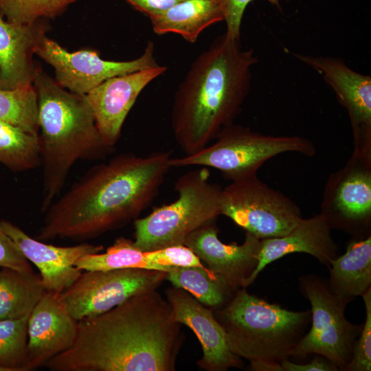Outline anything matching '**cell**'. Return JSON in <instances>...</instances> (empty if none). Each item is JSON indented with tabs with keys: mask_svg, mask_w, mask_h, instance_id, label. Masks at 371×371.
I'll return each instance as SVG.
<instances>
[{
	"mask_svg": "<svg viewBox=\"0 0 371 371\" xmlns=\"http://www.w3.org/2000/svg\"><path fill=\"white\" fill-rule=\"evenodd\" d=\"M181 341L170 304L154 289L79 320L73 345L45 367L51 371H172Z\"/></svg>",
	"mask_w": 371,
	"mask_h": 371,
	"instance_id": "6da1fadb",
	"label": "cell"
},
{
	"mask_svg": "<svg viewBox=\"0 0 371 371\" xmlns=\"http://www.w3.org/2000/svg\"><path fill=\"white\" fill-rule=\"evenodd\" d=\"M171 158L170 151L122 153L93 166L46 210L36 238L83 241L135 220L158 194Z\"/></svg>",
	"mask_w": 371,
	"mask_h": 371,
	"instance_id": "7a4b0ae2",
	"label": "cell"
},
{
	"mask_svg": "<svg viewBox=\"0 0 371 371\" xmlns=\"http://www.w3.org/2000/svg\"><path fill=\"white\" fill-rule=\"evenodd\" d=\"M240 41L226 33L218 36L194 59L175 93L171 126L186 155L209 145L241 111L258 60Z\"/></svg>",
	"mask_w": 371,
	"mask_h": 371,
	"instance_id": "3957f363",
	"label": "cell"
},
{
	"mask_svg": "<svg viewBox=\"0 0 371 371\" xmlns=\"http://www.w3.org/2000/svg\"><path fill=\"white\" fill-rule=\"evenodd\" d=\"M32 85L37 95L43 186L41 209L45 212L76 161L105 157L113 147L102 138L86 95L66 90L39 67Z\"/></svg>",
	"mask_w": 371,
	"mask_h": 371,
	"instance_id": "277c9868",
	"label": "cell"
},
{
	"mask_svg": "<svg viewBox=\"0 0 371 371\" xmlns=\"http://www.w3.org/2000/svg\"><path fill=\"white\" fill-rule=\"evenodd\" d=\"M214 315L231 350L249 361L281 363L306 334L311 311H292L238 289Z\"/></svg>",
	"mask_w": 371,
	"mask_h": 371,
	"instance_id": "5b68a950",
	"label": "cell"
},
{
	"mask_svg": "<svg viewBox=\"0 0 371 371\" xmlns=\"http://www.w3.org/2000/svg\"><path fill=\"white\" fill-rule=\"evenodd\" d=\"M207 168L190 170L175 184L178 197L134 221V245L142 251L183 245L200 227L221 215L222 188L210 181Z\"/></svg>",
	"mask_w": 371,
	"mask_h": 371,
	"instance_id": "8992f818",
	"label": "cell"
},
{
	"mask_svg": "<svg viewBox=\"0 0 371 371\" xmlns=\"http://www.w3.org/2000/svg\"><path fill=\"white\" fill-rule=\"evenodd\" d=\"M286 152L312 157L316 148L313 142L303 137L265 135L232 124L219 133L213 144L192 154L172 157L170 166L214 168L232 181L256 175L267 160Z\"/></svg>",
	"mask_w": 371,
	"mask_h": 371,
	"instance_id": "52a82bcc",
	"label": "cell"
},
{
	"mask_svg": "<svg viewBox=\"0 0 371 371\" xmlns=\"http://www.w3.org/2000/svg\"><path fill=\"white\" fill-rule=\"evenodd\" d=\"M299 288L311 305V326L293 348L291 357L317 355L345 370L363 326L352 324L345 316L351 300L335 293L328 280L316 275L300 277Z\"/></svg>",
	"mask_w": 371,
	"mask_h": 371,
	"instance_id": "ba28073f",
	"label": "cell"
},
{
	"mask_svg": "<svg viewBox=\"0 0 371 371\" xmlns=\"http://www.w3.org/2000/svg\"><path fill=\"white\" fill-rule=\"evenodd\" d=\"M221 215L260 240L287 234L302 218L294 201L257 174L232 181L222 190Z\"/></svg>",
	"mask_w": 371,
	"mask_h": 371,
	"instance_id": "9c48e42d",
	"label": "cell"
},
{
	"mask_svg": "<svg viewBox=\"0 0 371 371\" xmlns=\"http://www.w3.org/2000/svg\"><path fill=\"white\" fill-rule=\"evenodd\" d=\"M166 272L143 268L85 271L61 296L79 321L107 311L131 297L157 289Z\"/></svg>",
	"mask_w": 371,
	"mask_h": 371,
	"instance_id": "30bf717a",
	"label": "cell"
},
{
	"mask_svg": "<svg viewBox=\"0 0 371 371\" xmlns=\"http://www.w3.org/2000/svg\"><path fill=\"white\" fill-rule=\"evenodd\" d=\"M321 214L331 227L352 235L370 229L371 223V153L357 150L326 183Z\"/></svg>",
	"mask_w": 371,
	"mask_h": 371,
	"instance_id": "8fae6325",
	"label": "cell"
},
{
	"mask_svg": "<svg viewBox=\"0 0 371 371\" xmlns=\"http://www.w3.org/2000/svg\"><path fill=\"white\" fill-rule=\"evenodd\" d=\"M35 54L54 68L55 80L61 87L82 95L110 78L159 65L153 41L147 43L140 56L128 61L104 60L92 49L70 52L47 36Z\"/></svg>",
	"mask_w": 371,
	"mask_h": 371,
	"instance_id": "7c38bea8",
	"label": "cell"
},
{
	"mask_svg": "<svg viewBox=\"0 0 371 371\" xmlns=\"http://www.w3.org/2000/svg\"><path fill=\"white\" fill-rule=\"evenodd\" d=\"M316 71L335 92L349 117L354 149L371 153V78L339 58L293 54Z\"/></svg>",
	"mask_w": 371,
	"mask_h": 371,
	"instance_id": "4fadbf2b",
	"label": "cell"
},
{
	"mask_svg": "<svg viewBox=\"0 0 371 371\" xmlns=\"http://www.w3.org/2000/svg\"><path fill=\"white\" fill-rule=\"evenodd\" d=\"M215 221L207 223L193 232L183 245L207 265V268L232 292L245 288V283L258 262L260 239L246 232L242 245L225 244L218 237Z\"/></svg>",
	"mask_w": 371,
	"mask_h": 371,
	"instance_id": "5bb4252c",
	"label": "cell"
},
{
	"mask_svg": "<svg viewBox=\"0 0 371 371\" xmlns=\"http://www.w3.org/2000/svg\"><path fill=\"white\" fill-rule=\"evenodd\" d=\"M78 322L61 293L45 291L27 321V371L45 366L74 343Z\"/></svg>",
	"mask_w": 371,
	"mask_h": 371,
	"instance_id": "9a60e30c",
	"label": "cell"
},
{
	"mask_svg": "<svg viewBox=\"0 0 371 371\" xmlns=\"http://www.w3.org/2000/svg\"><path fill=\"white\" fill-rule=\"evenodd\" d=\"M166 70V67L158 65L114 76L86 95L97 128L106 144L114 147L126 117L139 93Z\"/></svg>",
	"mask_w": 371,
	"mask_h": 371,
	"instance_id": "2e32d148",
	"label": "cell"
},
{
	"mask_svg": "<svg viewBox=\"0 0 371 371\" xmlns=\"http://www.w3.org/2000/svg\"><path fill=\"white\" fill-rule=\"evenodd\" d=\"M174 320L189 327L198 338L203 356L200 368L207 371H225L241 368L243 361L229 348L226 333L216 319L213 309L205 307L188 291L177 287L166 291Z\"/></svg>",
	"mask_w": 371,
	"mask_h": 371,
	"instance_id": "e0dca14e",
	"label": "cell"
},
{
	"mask_svg": "<svg viewBox=\"0 0 371 371\" xmlns=\"http://www.w3.org/2000/svg\"><path fill=\"white\" fill-rule=\"evenodd\" d=\"M1 225L25 258L36 267L46 291L61 293L82 272L75 266L76 261L103 249L102 245L87 243L56 246L32 238L8 221H1Z\"/></svg>",
	"mask_w": 371,
	"mask_h": 371,
	"instance_id": "ac0fdd59",
	"label": "cell"
},
{
	"mask_svg": "<svg viewBox=\"0 0 371 371\" xmlns=\"http://www.w3.org/2000/svg\"><path fill=\"white\" fill-rule=\"evenodd\" d=\"M48 30L46 19L20 25L8 21L0 12V89L32 85L38 69L33 55Z\"/></svg>",
	"mask_w": 371,
	"mask_h": 371,
	"instance_id": "d6986e66",
	"label": "cell"
},
{
	"mask_svg": "<svg viewBox=\"0 0 371 371\" xmlns=\"http://www.w3.org/2000/svg\"><path fill=\"white\" fill-rule=\"evenodd\" d=\"M331 227L321 213L311 218H302L286 235L260 240L257 267L245 283L252 284L259 273L271 262L292 253H306L330 267L337 256Z\"/></svg>",
	"mask_w": 371,
	"mask_h": 371,
	"instance_id": "ffe728a7",
	"label": "cell"
},
{
	"mask_svg": "<svg viewBox=\"0 0 371 371\" xmlns=\"http://www.w3.org/2000/svg\"><path fill=\"white\" fill-rule=\"evenodd\" d=\"M224 18L223 0H183L149 19L156 34L174 33L193 43L205 29Z\"/></svg>",
	"mask_w": 371,
	"mask_h": 371,
	"instance_id": "44dd1931",
	"label": "cell"
},
{
	"mask_svg": "<svg viewBox=\"0 0 371 371\" xmlns=\"http://www.w3.org/2000/svg\"><path fill=\"white\" fill-rule=\"evenodd\" d=\"M328 268V284L337 295L352 300L371 288V236L350 242Z\"/></svg>",
	"mask_w": 371,
	"mask_h": 371,
	"instance_id": "7402d4cb",
	"label": "cell"
},
{
	"mask_svg": "<svg viewBox=\"0 0 371 371\" xmlns=\"http://www.w3.org/2000/svg\"><path fill=\"white\" fill-rule=\"evenodd\" d=\"M39 273L0 270V320L29 315L45 293Z\"/></svg>",
	"mask_w": 371,
	"mask_h": 371,
	"instance_id": "603a6c76",
	"label": "cell"
},
{
	"mask_svg": "<svg viewBox=\"0 0 371 371\" xmlns=\"http://www.w3.org/2000/svg\"><path fill=\"white\" fill-rule=\"evenodd\" d=\"M166 280L211 308L222 306L234 293L204 266L172 267L166 272Z\"/></svg>",
	"mask_w": 371,
	"mask_h": 371,
	"instance_id": "cb8c5ba5",
	"label": "cell"
},
{
	"mask_svg": "<svg viewBox=\"0 0 371 371\" xmlns=\"http://www.w3.org/2000/svg\"><path fill=\"white\" fill-rule=\"evenodd\" d=\"M0 163L16 172L40 166L38 135L0 120Z\"/></svg>",
	"mask_w": 371,
	"mask_h": 371,
	"instance_id": "d4e9b609",
	"label": "cell"
},
{
	"mask_svg": "<svg viewBox=\"0 0 371 371\" xmlns=\"http://www.w3.org/2000/svg\"><path fill=\"white\" fill-rule=\"evenodd\" d=\"M75 266L81 271L111 270L123 268H143L159 270L149 262L145 252L133 240L119 238L104 253L89 254L79 258ZM161 271V270H160Z\"/></svg>",
	"mask_w": 371,
	"mask_h": 371,
	"instance_id": "484cf974",
	"label": "cell"
},
{
	"mask_svg": "<svg viewBox=\"0 0 371 371\" xmlns=\"http://www.w3.org/2000/svg\"><path fill=\"white\" fill-rule=\"evenodd\" d=\"M0 120L38 135L37 95L33 85L14 90L0 89Z\"/></svg>",
	"mask_w": 371,
	"mask_h": 371,
	"instance_id": "4316f807",
	"label": "cell"
},
{
	"mask_svg": "<svg viewBox=\"0 0 371 371\" xmlns=\"http://www.w3.org/2000/svg\"><path fill=\"white\" fill-rule=\"evenodd\" d=\"M29 316L0 320V366L7 371H27Z\"/></svg>",
	"mask_w": 371,
	"mask_h": 371,
	"instance_id": "83f0119b",
	"label": "cell"
},
{
	"mask_svg": "<svg viewBox=\"0 0 371 371\" xmlns=\"http://www.w3.org/2000/svg\"><path fill=\"white\" fill-rule=\"evenodd\" d=\"M77 0H0V12L13 23L29 25L63 14Z\"/></svg>",
	"mask_w": 371,
	"mask_h": 371,
	"instance_id": "f1b7e54d",
	"label": "cell"
},
{
	"mask_svg": "<svg viewBox=\"0 0 371 371\" xmlns=\"http://www.w3.org/2000/svg\"><path fill=\"white\" fill-rule=\"evenodd\" d=\"M366 308V321L362 326L346 371L371 370V288L361 295Z\"/></svg>",
	"mask_w": 371,
	"mask_h": 371,
	"instance_id": "f546056e",
	"label": "cell"
},
{
	"mask_svg": "<svg viewBox=\"0 0 371 371\" xmlns=\"http://www.w3.org/2000/svg\"><path fill=\"white\" fill-rule=\"evenodd\" d=\"M146 258L159 270L168 272L172 267H203L199 257L185 245L144 251Z\"/></svg>",
	"mask_w": 371,
	"mask_h": 371,
	"instance_id": "4dcf8cb0",
	"label": "cell"
},
{
	"mask_svg": "<svg viewBox=\"0 0 371 371\" xmlns=\"http://www.w3.org/2000/svg\"><path fill=\"white\" fill-rule=\"evenodd\" d=\"M0 267L12 269L25 274L34 272L30 262L25 258L14 242L2 228L1 221Z\"/></svg>",
	"mask_w": 371,
	"mask_h": 371,
	"instance_id": "1f68e13d",
	"label": "cell"
},
{
	"mask_svg": "<svg viewBox=\"0 0 371 371\" xmlns=\"http://www.w3.org/2000/svg\"><path fill=\"white\" fill-rule=\"evenodd\" d=\"M253 0H223L226 34L236 39H240V27L244 12ZM271 4L282 10L281 3L290 0H267Z\"/></svg>",
	"mask_w": 371,
	"mask_h": 371,
	"instance_id": "d6a6232c",
	"label": "cell"
},
{
	"mask_svg": "<svg viewBox=\"0 0 371 371\" xmlns=\"http://www.w3.org/2000/svg\"><path fill=\"white\" fill-rule=\"evenodd\" d=\"M148 18L161 14L183 0H124Z\"/></svg>",
	"mask_w": 371,
	"mask_h": 371,
	"instance_id": "836d02e7",
	"label": "cell"
},
{
	"mask_svg": "<svg viewBox=\"0 0 371 371\" xmlns=\"http://www.w3.org/2000/svg\"><path fill=\"white\" fill-rule=\"evenodd\" d=\"M283 371H337L339 368L324 357H315L309 363L302 364L291 362L289 359L281 362Z\"/></svg>",
	"mask_w": 371,
	"mask_h": 371,
	"instance_id": "e575fe53",
	"label": "cell"
},
{
	"mask_svg": "<svg viewBox=\"0 0 371 371\" xmlns=\"http://www.w3.org/2000/svg\"><path fill=\"white\" fill-rule=\"evenodd\" d=\"M250 368L254 371H283L281 363L265 360L250 362Z\"/></svg>",
	"mask_w": 371,
	"mask_h": 371,
	"instance_id": "d590c367",
	"label": "cell"
},
{
	"mask_svg": "<svg viewBox=\"0 0 371 371\" xmlns=\"http://www.w3.org/2000/svg\"><path fill=\"white\" fill-rule=\"evenodd\" d=\"M0 371H7V370L4 368L0 366Z\"/></svg>",
	"mask_w": 371,
	"mask_h": 371,
	"instance_id": "8d00e7d4",
	"label": "cell"
}]
</instances>
